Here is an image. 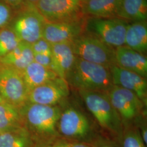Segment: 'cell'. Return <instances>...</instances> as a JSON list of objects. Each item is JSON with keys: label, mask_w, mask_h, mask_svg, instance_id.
Instances as JSON below:
<instances>
[{"label": "cell", "mask_w": 147, "mask_h": 147, "mask_svg": "<svg viewBox=\"0 0 147 147\" xmlns=\"http://www.w3.org/2000/svg\"><path fill=\"white\" fill-rule=\"evenodd\" d=\"M68 85L78 90L107 93L114 86L110 68L76 56L73 68L67 75Z\"/></svg>", "instance_id": "obj_1"}, {"label": "cell", "mask_w": 147, "mask_h": 147, "mask_svg": "<svg viewBox=\"0 0 147 147\" xmlns=\"http://www.w3.org/2000/svg\"><path fill=\"white\" fill-rule=\"evenodd\" d=\"M88 110L100 126L119 138L123 131L121 117L111 102L107 93L79 90Z\"/></svg>", "instance_id": "obj_2"}, {"label": "cell", "mask_w": 147, "mask_h": 147, "mask_svg": "<svg viewBox=\"0 0 147 147\" xmlns=\"http://www.w3.org/2000/svg\"><path fill=\"white\" fill-rule=\"evenodd\" d=\"M46 21L34 5L25 2L14 11L9 28L21 42L32 44L42 38Z\"/></svg>", "instance_id": "obj_3"}, {"label": "cell", "mask_w": 147, "mask_h": 147, "mask_svg": "<svg viewBox=\"0 0 147 147\" xmlns=\"http://www.w3.org/2000/svg\"><path fill=\"white\" fill-rule=\"evenodd\" d=\"M70 44L76 57L110 68L116 65L115 49L92 35L84 32Z\"/></svg>", "instance_id": "obj_4"}, {"label": "cell", "mask_w": 147, "mask_h": 147, "mask_svg": "<svg viewBox=\"0 0 147 147\" xmlns=\"http://www.w3.org/2000/svg\"><path fill=\"white\" fill-rule=\"evenodd\" d=\"M129 23L118 18H86L84 32L116 49L124 45L126 28Z\"/></svg>", "instance_id": "obj_5"}, {"label": "cell", "mask_w": 147, "mask_h": 147, "mask_svg": "<svg viewBox=\"0 0 147 147\" xmlns=\"http://www.w3.org/2000/svg\"><path fill=\"white\" fill-rule=\"evenodd\" d=\"M23 109L28 124L34 130L43 135L54 137L62 110L57 106L29 103Z\"/></svg>", "instance_id": "obj_6"}, {"label": "cell", "mask_w": 147, "mask_h": 147, "mask_svg": "<svg viewBox=\"0 0 147 147\" xmlns=\"http://www.w3.org/2000/svg\"><path fill=\"white\" fill-rule=\"evenodd\" d=\"M28 93L22 72L0 64V94L4 100L20 108L26 104Z\"/></svg>", "instance_id": "obj_7"}, {"label": "cell", "mask_w": 147, "mask_h": 147, "mask_svg": "<svg viewBox=\"0 0 147 147\" xmlns=\"http://www.w3.org/2000/svg\"><path fill=\"white\" fill-rule=\"evenodd\" d=\"M82 0H40L35 5L47 22L78 20L84 17L82 13Z\"/></svg>", "instance_id": "obj_8"}, {"label": "cell", "mask_w": 147, "mask_h": 147, "mask_svg": "<svg viewBox=\"0 0 147 147\" xmlns=\"http://www.w3.org/2000/svg\"><path fill=\"white\" fill-rule=\"evenodd\" d=\"M58 132L62 138L87 142L91 126L89 121L81 112L72 107L62 111L57 124Z\"/></svg>", "instance_id": "obj_9"}, {"label": "cell", "mask_w": 147, "mask_h": 147, "mask_svg": "<svg viewBox=\"0 0 147 147\" xmlns=\"http://www.w3.org/2000/svg\"><path fill=\"white\" fill-rule=\"evenodd\" d=\"M107 94L122 122L132 121L141 112L143 102L131 91L114 85Z\"/></svg>", "instance_id": "obj_10"}, {"label": "cell", "mask_w": 147, "mask_h": 147, "mask_svg": "<svg viewBox=\"0 0 147 147\" xmlns=\"http://www.w3.org/2000/svg\"><path fill=\"white\" fill-rule=\"evenodd\" d=\"M68 86L66 81L58 77L30 89L27 101L40 105H56L68 95Z\"/></svg>", "instance_id": "obj_11"}, {"label": "cell", "mask_w": 147, "mask_h": 147, "mask_svg": "<svg viewBox=\"0 0 147 147\" xmlns=\"http://www.w3.org/2000/svg\"><path fill=\"white\" fill-rule=\"evenodd\" d=\"M85 18L64 22L46 21L42 38L51 44L71 42L84 32Z\"/></svg>", "instance_id": "obj_12"}, {"label": "cell", "mask_w": 147, "mask_h": 147, "mask_svg": "<svg viewBox=\"0 0 147 147\" xmlns=\"http://www.w3.org/2000/svg\"><path fill=\"white\" fill-rule=\"evenodd\" d=\"M113 85L129 90L135 93L142 101H146L147 80L134 72L114 65L110 68Z\"/></svg>", "instance_id": "obj_13"}, {"label": "cell", "mask_w": 147, "mask_h": 147, "mask_svg": "<svg viewBox=\"0 0 147 147\" xmlns=\"http://www.w3.org/2000/svg\"><path fill=\"white\" fill-rule=\"evenodd\" d=\"M116 65L146 78L147 59L144 55L125 45L115 49Z\"/></svg>", "instance_id": "obj_14"}, {"label": "cell", "mask_w": 147, "mask_h": 147, "mask_svg": "<svg viewBox=\"0 0 147 147\" xmlns=\"http://www.w3.org/2000/svg\"><path fill=\"white\" fill-rule=\"evenodd\" d=\"M122 0H83L82 13L86 18H118Z\"/></svg>", "instance_id": "obj_15"}, {"label": "cell", "mask_w": 147, "mask_h": 147, "mask_svg": "<svg viewBox=\"0 0 147 147\" xmlns=\"http://www.w3.org/2000/svg\"><path fill=\"white\" fill-rule=\"evenodd\" d=\"M51 49L55 73L59 78L66 81L67 75L73 68L76 59L70 42L51 44Z\"/></svg>", "instance_id": "obj_16"}, {"label": "cell", "mask_w": 147, "mask_h": 147, "mask_svg": "<svg viewBox=\"0 0 147 147\" xmlns=\"http://www.w3.org/2000/svg\"><path fill=\"white\" fill-rule=\"evenodd\" d=\"M34 61L31 44L21 42L10 53L0 58V64L9 66L21 72Z\"/></svg>", "instance_id": "obj_17"}, {"label": "cell", "mask_w": 147, "mask_h": 147, "mask_svg": "<svg viewBox=\"0 0 147 147\" xmlns=\"http://www.w3.org/2000/svg\"><path fill=\"white\" fill-rule=\"evenodd\" d=\"M124 45L144 55L147 50V21L129 23L126 28Z\"/></svg>", "instance_id": "obj_18"}, {"label": "cell", "mask_w": 147, "mask_h": 147, "mask_svg": "<svg viewBox=\"0 0 147 147\" xmlns=\"http://www.w3.org/2000/svg\"><path fill=\"white\" fill-rule=\"evenodd\" d=\"M22 74L28 91L58 78L55 72L34 61L28 65Z\"/></svg>", "instance_id": "obj_19"}, {"label": "cell", "mask_w": 147, "mask_h": 147, "mask_svg": "<svg viewBox=\"0 0 147 147\" xmlns=\"http://www.w3.org/2000/svg\"><path fill=\"white\" fill-rule=\"evenodd\" d=\"M119 18L129 22L147 21V0H122Z\"/></svg>", "instance_id": "obj_20"}, {"label": "cell", "mask_w": 147, "mask_h": 147, "mask_svg": "<svg viewBox=\"0 0 147 147\" xmlns=\"http://www.w3.org/2000/svg\"><path fill=\"white\" fill-rule=\"evenodd\" d=\"M21 119L19 107L5 101L0 102V133L21 127Z\"/></svg>", "instance_id": "obj_21"}, {"label": "cell", "mask_w": 147, "mask_h": 147, "mask_svg": "<svg viewBox=\"0 0 147 147\" xmlns=\"http://www.w3.org/2000/svg\"><path fill=\"white\" fill-rule=\"evenodd\" d=\"M26 131L22 127L0 133V147H31Z\"/></svg>", "instance_id": "obj_22"}, {"label": "cell", "mask_w": 147, "mask_h": 147, "mask_svg": "<svg viewBox=\"0 0 147 147\" xmlns=\"http://www.w3.org/2000/svg\"><path fill=\"white\" fill-rule=\"evenodd\" d=\"M20 42L16 33L8 27L0 29V58L10 53Z\"/></svg>", "instance_id": "obj_23"}, {"label": "cell", "mask_w": 147, "mask_h": 147, "mask_svg": "<svg viewBox=\"0 0 147 147\" xmlns=\"http://www.w3.org/2000/svg\"><path fill=\"white\" fill-rule=\"evenodd\" d=\"M120 147H146L142 140L140 131L136 128H130L123 130L119 138Z\"/></svg>", "instance_id": "obj_24"}, {"label": "cell", "mask_w": 147, "mask_h": 147, "mask_svg": "<svg viewBox=\"0 0 147 147\" xmlns=\"http://www.w3.org/2000/svg\"><path fill=\"white\" fill-rule=\"evenodd\" d=\"M13 9L2 0H0V29L9 24L13 15Z\"/></svg>", "instance_id": "obj_25"}, {"label": "cell", "mask_w": 147, "mask_h": 147, "mask_svg": "<svg viewBox=\"0 0 147 147\" xmlns=\"http://www.w3.org/2000/svg\"><path fill=\"white\" fill-rule=\"evenodd\" d=\"M32 49L34 55H51V44L43 38H41L31 44Z\"/></svg>", "instance_id": "obj_26"}, {"label": "cell", "mask_w": 147, "mask_h": 147, "mask_svg": "<svg viewBox=\"0 0 147 147\" xmlns=\"http://www.w3.org/2000/svg\"><path fill=\"white\" fill-rule=\"evenodd\" d=\"M53 147H92L91 143L74 141L61 138L56 140Z\"/></svg>", "instance_id": "obj_27"}, {"label": "cell", "mask_w": 147, "mask_h": 147, "mask_svg": "<svg viewBox=\"0 0 147 147\" xmlns=\"http://www.w3.org/2000/svg\"><path fill=\"white\" fill-rule=\"evenodd\" d=\"M34 61L55 73V66L52 55H34Z\"/></svg>", "instance_id": "obj_28"}, {"label": "cell", "mask_w": 147, "mask_h": 147, "mask_svg": "<svg viewBox=\"0 0 147 147\" xmlns=\"http://www.w3.org/2000/svg\"><path fill=\"white\" fill-rule=\"evenodd\" d=\"M90 143L92 147H118L115 142L104 138H99Z\"/></svg>", "instance_id": "obj_29"}, {"label": "cell", "mask_w": 147, "mask_h": 147, "mask_svg": "<svg viewBox=\"0 0 147 147\" xmlns=\"http://www.w3.org/2000/svg\"><path fill=\"white\" fill-rule=\"evenodd\" d=\"M6 4L9 5L13 11L18 9L24 3V0H2Z\"/></svg>", "instance_id": "obj_30"}, {"label": "cell", "mask_w": 147, "mask_h": 147, "mask_svg": "<svg viewBox=\"0 0 147 147\" xmlns=\"http://www.w3.org/2000/svg\"><path fill=\"white\" fill-rule=\"evenodd\" d=\"M25 2H27V3H31L33 5H36L37 2L40 1V0H24Z\"/></svg>", "instance_id": "obj_31"}, {"label": "cell", "mask_w": 147, "mask_h": 147, "mask_svg": "<svg viewBox=\"0 0 147 147\" xmlns=\"http://www.w3.org/2000/svg\"><path fill=\"white\" fill-rule=\"evenodd\" d=\"M5 101V100H4V99H3V98L2 97V96L0 94V102H2V101Z\"/></svg>", "instance_id": "obj_32"}, {"label": "cell", "mask_w": 147, "mask_h": 147, "mask_svg": "<svg viewBox=\"0 0 147 147\" xmlns=\"http://www.w3.org/2000/svg\"><path fill=\"white\" fill-rule=\"evenodd\" d=\"M53 147L52 146H47V147Z\"/></svg>", "instance_id": "obj_33"}, {"label": "cell", "mask_w": 147, "mask_h": 147, "mask_svg": "<svg viewBox=\"0 0 147 147\" xmlns=\"http://www.w3.org/2000/svg\"><path fill=\"white\" fill-rule=\"evenodd\" d=\"M82 1H83V0H82Z\"/></svg>", "instance_id": "obj_34"}]
</instances>
